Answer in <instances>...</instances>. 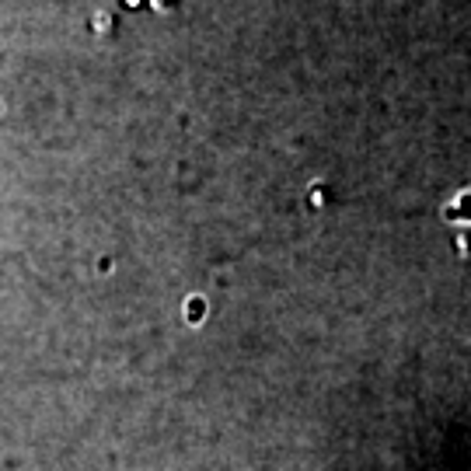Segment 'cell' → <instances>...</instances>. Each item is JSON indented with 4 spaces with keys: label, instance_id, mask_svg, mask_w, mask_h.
Masks as SVG:
<instances>
[{
    "label": "cell",
    "instance_id": "cell-1",
    "mask_svg": "<svg viewBox=\"0 0 471 471\" xmlns=\"http://www.w3.org/2000/svg\"><path fill=\"white\" fill-rule=\"evenodd\" d=\"M447 217H454V220H471V192H464L461 203H457L454 210H447Z\"/></svg>",
    "mask_w": 471,
    "mask_h": 471
}]
</instances>
